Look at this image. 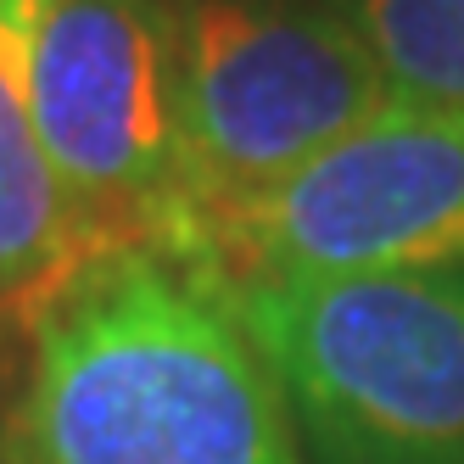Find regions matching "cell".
<instances>
[{
    "label": "cell",
    "mask_w": 464,
    "mask_h": 464,
    "mask_svg": "<svg viewBox=\"0 0 464 464\" xmlns=\"http://www.w3.org/2000/svg\"><path fill=\"white\" fill-rule=\"evenodd\" d=\"M324 464H464V263L229 291Z\"/></svg>",
    "instance_id": "7a4b0ae2"
},
{
    "label": "cell",
    "mask_w": 464,
    "mask_h": 464,
    "mask_svg": "<svg viewBox=\"0 0 464 464\" xmlns=\"http://www.w3.org/2000/svg\"><path fill=\"white\" fill-rule=\"evenodd\" d=\"M40 146L102 252L179 257V118L169 0H40L28 28Z\"/></svg>",
    "instance_id": "277c9868"
},
{
    "label": "cell",
    "mask_w": 464,
    "mask_h": 464,
    "mask_svg": "<svg viewBox=\"0 0 464 464\" xmlns=\"http://www.w3.org/2000/svg\"><path fill=\"white\" fill-rule=\"evenodd\" d=\"M40 0H0V319H34L95 257L28 107V28Z\"/></svg>",
    "instance_id": "8992f818"
},
{
    "label": "cell",
    "mask_w": 464,
    "mask_h": 464,
    "mask_svg": "<svg viewBox=\"0 0 464 464\" xmlns=\"http://www.w3.org/2000/svg\"><path fill=\"white\" fill-rule=\"evenodd\" d=\"M464 263V112L386 102L263 202L218 218L196 263L213 285Z\"/></svg>",
    "instance_id": "5b68a950"
},
{
    "label": "cell",
    "mask_w": 464,
    "mask_h": 464,
    "mask_svg": "<svg viewBox=\"0 0 464 464\" xmlns=\"http://www.w3.org/2000/svg\"><path fill=\"white\" fill-rule=\"evenodd\" d=\"M28 342L17 464H296L285 392L229 291L179 257H90Z\"/></svg>",
    "instance_id": "6da1fadb"
},
{
    "label": "cell",
    "mask_w": 464,
    "mask_h": 464,
    "mask_svg": "<svg viewBox=\"0 0 464 464\" xmlns=\"http://www.w3.org/2000/svg\"><path fill=\"white\" fill-rule=\"evenodd\" d=\"M185 246L280 190L392 90L336 0H169Z\"/></svg>",
    "instance_id": "3957f363"
},
{
    "label": "cell",
    "mask_w": 464,
    "mask_h": 464,
    "mask_svg": "<svg viewBox=\"0 0 464 464\" xmlns=\"http://www.w3.org/2000/svg\"><path fill=\"white\" fill-rule=\"evenodd\" d=\"M392 102L464 112V0H336Z\"/></svg>",
    "instance_id": "52a82bcc"
}]
</instances>
